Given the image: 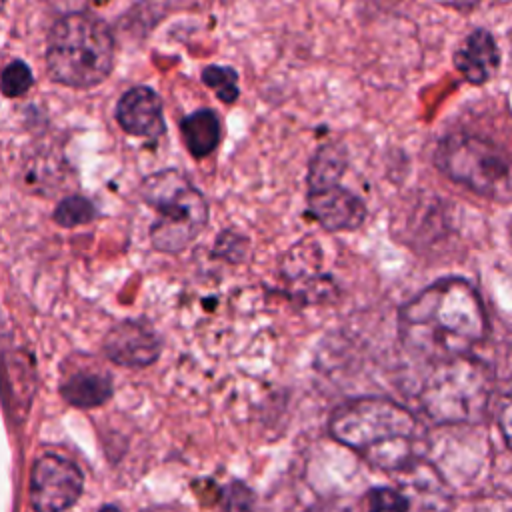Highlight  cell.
<instances>
[{"instance_id":"cell-1","label":"cell","mask_w":512,"mask_h":512,"mask_svg":"<svg viewBox=\"0 0 512 512\" xmlns=\"http://www.w3.org/2000/svg\"><path fill=\"white\" fill-rule=\"evenodd\" d=\"M402 346L430 362L468 354L486 336V312L472 284L442 278L398 310Z\"/></svg>"},{"instance_id":"cell-2","label":"cell","mask_w":512,"mask_h":512,"mask_svg":"<svg viewBox=\"0 0 512 512\" xmlns=\"http://www.w3.org/2000/svg\"><path fill=\"white\" fill-rule=\"evenodd\" d=\"M328 432L340 444L386 470L410 466L422 446V428L414 414L380 396H362L338 404L328 420Z\"/></svg>"},{"instance_id":"cell-3","label":"cell","mask_w":512,"mask_h":512,"mask_svg":"<svg viewBox=\"0 0 512 512\" xmlns=\"http://www.w3.org/2000/svg\"><path fill=\"white\" fill-rule=\"evenodd\" d=\"M112 66L114 38L104 20L88 12H72L56 20L46 46V68L54 82L92 88L108 78Z\"/></svg>"},{"instance_id":"cell-4","label":"cell","mask_w":512,"mask_h":512,"mask_svg":"<svg viewBox=\"0 0 512 512\" xmlns=\"http://www.w3.org/2000/svg\"><path fill=\"white\" fill-rule=\"evenodd\" d=\"M418 400L436 424H476L492 400V372L470 354L432 362Z\"/></svg>"},{"instance_id":"cell-5","label":"cell","mask_w":512,"mask_h":512,"mask_svg":"<svg viewBox=\"0 0 512 512\" xmlns=\"http://www.w3.org/2000/svg\"><path fill=\"white\" fill-rule=\"evenodd\" d=\"M138 192L156 214L148 234L158 252H182L208 224L210 210L206 198L176 168L152 172L142 180Z\"/></svg>"},{"instance_id":"cell-6","label":"cell","mask_w":512,"mask_h":512,"mask_svg":"<svg viewBox=\"0 0 512 512\" xmlns=\"http://www.w3.org/2000/svg\"><path fill=\"white\" fill-rule=\"evenodd\" d=\"M434 160L450 180L478 194L496 192L508 176L506 160L496 146L466 132L444 136L436 148Z\"/></svg>"},{"instance_id":"cell-7","label":"cell","mask_w":512,"mask_h":512,"mask_svg":"<svg viewBox=\"0 0 512 512\" xmlns=\"http://www.w3.org/2000/svg\"><path fill=\"white\" fill-rule=\"evenodd\" d=\"M84 490L82 470L64 456L42 454L30 472V502L38 512L72 508Z\"/></svg>"},{"instance_id":"cell-8","label":"cell","mask_w":512,"mask_h":512,"mask_svg":"<svg viewBox=\"0 0 512 512\" xmlns=\"http://www.w3.org/2000/svg\"><path fill=\"white\" fill-rule=\"evenodd\" d=\"M102 350L118 366L144 368L160 358L162 342L150 322L126 318L106 332Z\"/></svg>"},{"instance_id":"cell-9","label":"cell","mask_w":512,"mask_h":512,"mask_svg":"<svg viewBox=\"0 0 512 512\" xmlns=\"http://www.w3.org/2000/svg\"><path fill=\"white\" fill-rule=\"evenodd\" d=\"M308 214L330 232H350L366 220V204L348 188L336 184L308 188Z\"/></svg>"},{"instance_id":"cell-10","label":"cell","mask_w":512,"mask_h":512,"mask_svg":"<svg viewBox=\"0 0 512 512\" xmlns=\"http://www.w3.org/2000/svg\"><path fill=\"white\" fill-rule=\"evenodd\" d=\"M116 122L136 138L156 140L166 132L160 96L148 86H134L116 104Z\"/></svg>"},{"instance_id":"cell-11","label":"cell","mask_w":512,"mask_h":512,"mask_svg":"<svg viewBox=\"0 0 512 512\" xmlns=\"http://www.w3.org/2000/svg\"><path fill=\"white\" fill-rule=\"evenodd\" d=\"M500 62L494 38L486 30H474L454 54V66L472 84L488 82Z\"/></svg>"},{"instance_id":"cell-12","label":"cell","mask_w":512,"mask_h":512,"mask_svg":"<svg viewBox=\"0 0 512 512\" xmlns=\"http://www.w3.org/2000/svg\"><path fill=\"white\" fill-rule=\"evenodd\" d=\"M112 394V378L100 370H76L60 382V396L82 410L106 404Z\"/></svg>"},{"instance_id":"cell-13","label":"cell","mask_w":512,"mask_h":512,"mask_svg":"<svg viewBox=\"0 0 512 512\" xmlns=\"http://www.w3.org/2000/svg\"><path fill=\"white\" fill-rule=\"evenodd\" d=\"M180 134L186 144V150L200 160L216 150L222 138V128L214 110L200 108L182 118Z\"/></svg>"},{"instance_id":"cell-14","label":"cell","mask_w":512,"mask_h":512,"mask_svg":"<svg viewBox=\"0 0 512 512\" xmlns=\"http://www.w3.org/2000/svg\"><path fill=\"white\" fill-rule=\"evenodd\" d=\"M346 170V150L340 144H322L308 166V188L336 184Z\"/></svg>"},{"instance_id":"cell-15","label":"cell","mask_w":512,"mask_h":512,"mask_svg":"<svg viewBox=\"0 0 512 512\" xmlns=\"http://www.w3.org/2000/svg\"><path fill=\"white\" fill-rule=\"evenodd\" d=\"M98 216L96 212V206L84 198V196H78V194H72V196H66L62 198L54 212H52V218L58 226L62 228H74V226H82V224H88L92 222L94 218Z\"/></svg>"},{"instance_id":"cell-16","label":"cell","mask_w":512,"mask_h":512,"mask_svg":"<svg viewBox=\"0 0 512 512\" xmlns=\"http://www.w3.org/2000/svg\"><path fill=\"white\" fill-rule=\"evenodd\" d=\"M202 82L214 90L218 100L232 104L240 90H238V74L230 66H208L202 70Z\"/></svg>"},{"instance_id":"cell-17","label":"cell","mask_w":512,"mask_h":512,"mask_svg":"<svg viewBox=\"0 0 512 512\" xmlns=\"http://www.w3.org/2000/svg\"><path fill=\"white\" fill-rule=\"evenodd\" d=\"M32 82H34V76L22 60H12L2 70V94L6 98H16V96L26 94L30 90Z\"/></svg>"},{"instance_id":"cell-18","label":"cell","mask_w":512,"mask_h":512,"mask_svg":"<svg viewBox=\"0 0 512 512\" xmlns=\"http://www.w3.org/2000/svg\"><path fill=\"white\" fill-rule=\"evenodd\" d=\"M366 500H368L370 510H406L412 506V502L408 500L406 494H402L394 488H386V486L370 490L366 494Z\"/></svg>"},{"instance_id":"cell-19","label":"cell","mask_w":512,"mask_h":512,"mask_svg":"<svg viewBox=\"0 0 512 512\" xmlns=\"http://www.w3.org/2000/svg\"><path fill=\"white\" fill-rule=\"evenodd\" d=\"M246 246V238L226 230L218 236L216 240V246H214V254H218L220 258H226V260H232V262H238L244 254V248Z\"/></svg>"},{"instance_id":"cell-20","label":"cell","mask_w":512,"mask_h":512,"mask_svg":"<svg viewBox=\"0 0 512 512\" xmlns=\"http://www.w3.org/2000/svg\"><path fill=\"white\" fill-rule=\"evenodd\" d=\"M498 426L506 444L512 448V382L508 384L498 404Z\"/></svg>"}]
</instances>
